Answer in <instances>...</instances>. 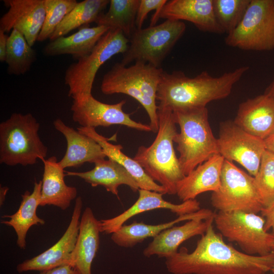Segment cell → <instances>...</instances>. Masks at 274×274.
<instances>
[{
    "label": "cell",
    "instance_id": "cell-1",
    "mask_svg": "<svg viewBox=\"0 0 274 274\" xmlns=\"http://www.w3.org/2000/svg\"><path fill=\"white\" fill-rule=\"evenodd\" d=\"M172 274H266L274 265V251L251 255L226 243L211 224L191 252L183 248L166 258Z\"/></svg>",
    "mask_w": 274,
    "mask_h": 274
},
{
    "label": "cell",
    "instance_id": "cell-2",
    "mask_svg": "<svg viewBox=\"0 0 274 274\" xmlns=\"http://www.w3.org/2000/svg\"><path fill=\"white\" fill-rule=\"evenodd\" d=\"M249 68L241 66L218 77L207 71L193 78L182 71H164L156 93L157 106L173 112L206 107L212 101L227 97Z\"/></svg>",
    "mask_w": 274,
    "mask_h": 274
},
{
    "label": "cell",
    "instance_id": "cell-3",
    "mask_svg": "<svg viewBox=\"0 0 274 274\" xmlns=\"http://www.w3.org/2000/svg\"><path fill=\"white\" fill-rule=\"evenodd\" d=\"M157 114L158 130L155 140L149 147H139L133 159L167 194H176L177 185L185 176L174 148L176 123L170 110L157 106Z\"/></svg>",
    "mask_w": 274,
    "mask_h": 274
},
{
    "label": "cell",
    "instance_id": "cell-4",
    "mask_svg": "<svg viewBox=\"0 0 274 274\" xmlns=\"http://www.w3.org/2000/svg\"><path fill=\"white\" fill-rule=\"evenodd\" d=\"M164 71L161 67L141 62L126 66L115 63L104 76L100 85L106 95L122 93L138 101L148 114L152 131L158 130L156 93Z\"/></svg>",
    "mask_w": 274,
    "mask_h": 274
},
{
    "label": "cell",
    "instance_id": "cell-5",
    "mask_svg": "<svg viewBox=\"0 0 274 274\" xmlns=\"http://www.w3.org/2000/svg\"><path fill=\"white\" fill-rule=\"evenodd\" d=\"M180 127L174 142L177 144L181 168L186 176L214 155L219 154L207 107L173 112Z\"/></svg>",
    "mask_w": 274,
    "mask_h": 274
},
{
    "label": "cell",
    "instance_id": "cell-6",
    "mask_svg": "<svg viewBox=\"0 0 274 274\" xmlns=\"http://www.w3.org/2000/svg\"><path fill=\"white\" fill-rule=\"evenodd\" d=\"M40 123L31 113H14L0 123V163L32 165L45 158L48 148L39 134Z\"/></svg>",
    "mask_w": 274,
    "mask_h": 274
},
{
    "label": "cell",
    "instance_id": "cell-7",
    "mask_svg": "<svg viewBox=\"0 0 274 274\" xmlns=\"http://www.w3.org/2000/svg\"><path fill=\"white\" fill-rule=\"evenodd\" d=\"M186 28L182 21L166 19L157 25L136 29L129 39L120 63L127 66L132 62H141L160 67Z\"/></svg>",
    "mask_w": 274,
    "mask_h": 274
},
{
    "label": "cell",
    "instance_id": "cell-8",
    "mask_svg": "<svg viewBox=\"0 0 274 274\" xmlns=\"http://www.w3.org/2000/svg\"><path fill=\"white\" fill-rule=\"evenodd\" d=\"M129 39L122 31L110 29L98 42L91 52L71 64L64 76L65 84L72 98L91 94L93 82L100 66L113 56L123 54L127 50Z\"/></svg>",
    "mask_w": 274,
    "mask_h": 274
},
{
    "label": "cell",
    "instance_id": "cell-9",
    "mask_svg": "<svg viewBox=\"0 0 274 274\" xmlns=\"http://www.w3.org/2000/svg\"><path fill=\"white\" fill-rule=\"evenodd\" d=\"M214 222L222 236L236 243L247 254L263 256L272 251L274 236L265 230L262 216L243 211H218L214 214Z\"/></svg>",
    "mask_w": 274,
    "mask_h": 274
},
{
    "label": "cell",
    "instance_id": "cell-10",
    "mask_svg": "<svg viewBox=\"0 0 274 274\" xmlns=\"http://www.w3.org/2000/svg\"><path fill=\"white\" fill-rule=\"evenodd\" d=\"M228 46L244 50L274 49V0H251L237 26L227 34Z\"/></svg>",
    "mask_w": 274,
    "mask_h": 274
},
{
    "label": "cell",
    "instance_id": "cell-11",
    "mask_svg": "<svg viewBox=\"0 0 274 274\" xmlns=\"http://www.w3.org/2000/svg\"><path fill=\"white\" fill-rule=\"evenodd\" d=\"M211 202L220 212L243 211L258 214L264 208L254 177L225 159L220 187L212 192Z\"/></svg>",
    "mask_w": 274,
    "mask_h": 274
},
{
    "label": "cell",
    "instance_id": "cell-12",
    "mask_svg": "<svg viewBox=\"0 0 274 274\" xmlns=\"http://www.w3.org/2000/svg\"><path fill=\"white\" fill-rule=\"evenodd\" d=\"M219 154L225 160L235 161L254 177L266 149L264 140L248 133L233 121L227 120L220 126L217 139Z\"/></svg>",
    "mask_w": 274,
    "mask_h": 274
},
{
    "label": "cell",
    "instance_id": "cell-13",
    "mask_svg": "<svg viewBox=\"0 0 274 274\" xmlns=\"http://www.w3.org/2000/svg\"><path fill=\"white\" fill-rule=\"evenodd\" d=\"M73 99L71 108L72 118L81 127L95 128L122 125L141 131H152L150 125L134 121L129 114L123 111L125 100L108 104L98 101L92 94L78 96Z\"/></svg>",
    "mask_w": 274,
    "mask_h": 274
},
{
    "label": "cell",
    "instance_id": "cell-14",
    "mask_svg": "<svg viewBox=\"0 0 274 274\" xmlns=\"http://www.w3.org/2000/svg\"><path fill=\"white\" fill-rule=\"evenodd\" d=\"M83 207L82 198H76L70 224L61 238L52 247L41 254L18 264V272L28 271H44L63 265H71L80 223Z\"/></svg>",
    "mask_w": 274,
    "mask_h": 274
},
{
    "label": "cell",
    "instance_id": "cell-15",
    "mask_svg": "<svg viewBox=\"0 0 274 274\" xmlns=\"http://www.w3.org/2000/svg\"><path fill=\"white\" fill-rule=\"evenodd\" d=\"M8 11L0 19V29L9 32L20 31L32 47L44 24L46 10L44 0H4Z\"/></svg>",
    "mask_w": 274,
    "mask_h": 274
},
{
    "label": "cell",
    "instance_id": "cell-16",
    "mask_svg": "<svg viewBox=\"0 0 274 274\" xmlns=\"http://www.w3.org/2000/svg\"><path fill=\"white\" fill-rule=\"evenodd\" d=\"M159 18L185 20L202 31L224 33L216 19L213 0L167 1L160 12L153 15L150 26L155 25Z\"/></svg>",
    "mask_w": 274,
    "mask_h": 274
},
{
    "label": "cell",
    "instance_id": "cell-17",
    "mask_svg": "<svg viewBox=\"0 0 274 274\" xmlns=\"http://www.w3.org/2000/svg\"><path fill=\"white\" fill-rule=\"evenodd\" d=\"M138 191V199L129 208L115 217L100 220L101 232L112 234L131 217L158 209L169 210L178 216L200 209V203L195 199L175 204L164 200L162 193L143 189H139Z\"/></svg>",
    "mask_w": 274,
    "mask_h": 274
},
{
    "label": "cell",
    "instance_id": "cell-18",
    "mask_svg": "<svg viewBox=\"0 0 274 274\" xmlns=\"http://www.w3.org/2000/svg\"><path fill=\"white\" fill-rule=\"evenodd\" d=\"M234 122L248 133L265 140L274 133V99L263 94L238 106Z\"/></svg>",
    "mask_w": 274,
    "mask_h": 274
},
{
    "label": "cell",
    "instance_id": "cell-19",
    "mask_svg": "<svg viewBox=\"0 0 274 274\" xmlns=\"http://www.w3.org/2000/svg\"><path fill=\"white\" fill-rule=\"evenodd\" d=\"M54 128L65 138L66 152L59 163L63 168L78 167L84 163H93L107 157L101 146L92 138L66 125L60 118L53 122Z\"/></svg>",
    "mask_w": 274,
    "mask_h": 274
},
{
    "label": "cell",
    "instance_id": "cell-20",
    "mask_svg": "<svg viewBox=\"0 0 274 274\" xmlns=\"http://www.w3.org/2000/svg\"><path fill=\"white\" fill-rule=\"evenodd\" d=\"M224 158L217 154L198 165L179 181L176 194L182 202L195 199L199 194L215 192L221 184V176Z\"/></svg>",
    "mask_w": 274,
    "mask_h": 274
},
{
    "label": "cell",
    "instance_id": "cell-21",
    "mask_svg": "<svg viewBox=\"0 0 274 274\" xmlns=\"http://www.w3.org/2000/svg\"><path fill=\"white\" fill-rule=\"evenodd\" d=\"M214 222V217L206 220L195 219L179 226L164 230L153 238L143 251L146 257L157 255L167 258L178 252L179 246L190 238L203 234Z\"/></svg>",
    "mask_w": 274,
    "mask_h": 274
},
{
    "label": "cell",
    "instance_id": "cell-22",
    "mask_svg": "<svg viewBox=\"0 0 274 274\" xmlns=\"http://www.w3.org/2000/svg\"><path fill=\"white\" fill-rule=\"evenodd\" d=\"M100 222L86 207L80 219L79 231L72 253L71 266L80 274H91V265L99 248Z\"/></svg>",
    "mask_w": 274,
    "mask_h": 274
},
{
    "label": "cell",
    "instance_id": "cell-23",
    "mask_svg": "<svg viewBox=\"0 0 274 274\" xmlns=\"http://www.w3.org/2000/svg\"><path fill=\"white\" fill-rule=\"evenodd\" d=\"M41 160L44 163V172L40 206L52 205L65 210L76 198L77 188L65 184L66 175L56 156Z\"/></svg>",
    "mask_w": 274,
    "mask_h": 274
},
{
    "label": "cell",
    "instance_id": "cell-24",
    "mask_svg": "<svg viewBox=\"0 0 274 274\" xmlns=\"http://www.w3.org/2000/svg\"><path fill=\"white\" fill-rule=\"evenodd\" d=\"M91 170L83 172H65L66 176L83 179L92 187L101 186L107 191L118 196L119 186L125 185L134 192L138 191L139 185L129 173L115 160L104 159L94 163Z\"/></svg>",
    "mask_w": 274,
    "mask_h": 274
},
{
    "label": "cell",
    "instance_id": "cell-25",
    "mask_svg": "<svg viewBox=\"0 0 274 274\" xmlns=\"http://www.w3.org/2000/svg\"><path fill=\"white\" fill-rule=\"evenodd\" d=\"M215 213L208 209L179 216L171 221L157 225L147 224L143 222H133L129 225H123L111 234V239L118 246L131 248L148 237H155L164 230L170 228L180 222L201 219L206 220L213 217Z\"/></svg>",
    "mask_w": 274,
    "mask_h": 274
},
{
    "label": "cell",
    "instance_id": "cell-26",
    "mask_svg": "<svg viewBox=\"0 0 274 274\" xmlns=\"http://www.w3.org/2000/svg\"><path fill=\"white\" fill-rule=\"evenodd\" d=\"M110 29L104 26H83L75 33L50 41L44 48L46 56L71 55L78 60L89 54Z\"/></svg>",
    "mask_w": 274,
    "mask_h": 274
},
{
    "label": "cell",
    "instance_id": "cell-27",
    "mask_svg": "<svg viewBox=\"0 0 274 274\" xmlns=\"http://www.w3.org/2000/svg\"><path fill=\"white\" fill-rule=\"evenodd\" d=\"M77 130L95 140L102 148L108 158L115 160L123 166L138 183L139 188L167 194L164 188L152 179L142 167L133 159L122 152L121 145H114L109 142L110 139L98 133L93 127L80 126Z\"/></svg>",
    "mask_w": 274,
    "mask_h": 274
},
{
    "label": "cell",
    "instance_id": "cell-28",
    "mask_svg": "<svg viewBox=\"0 0 274 274\" xmlns=\"http://www.w3.org/2000/svg\"><path fill=\"white\" fill-rule=\"evenodd\" d=\"M42 181H35L33 191H26L21 195L22 200L18 210L12 215H5L2 217L10 218L1 223L12 227L17 235L16 243L21 249L26 248V237L29 228L35 225H44L45 221L37 215L41 196Z\"/></svg>",
    "mask_w": 274,
    "mask_h": 274
},
{
    "label": "cell",
    "instance_id": "cell-29",
    "mask_svg": "<svg viewBox=\"0 0 274 274\" xmlns=\"http://www.w3.org/2000/svg\"><path fill=\"white\" fill-rule=\"evenodd\" d=\"M140 0H110L109 8L95 22L110 29L122 31L128 39L136 29L135 20Z\"/></svg>",
    "mask_w": 274,
    "mask_h": 274
},
{
    "label": "cell",
    "instance_id": "cell-30",
    "mask_svg": "<svg viewBox=\"0 0 274 274\" xmlns=\"http://www.w3.org/2000/svg\"><path fill=\"white\" fill-rule=\"evenodd\" d=\"M109 0H85L78 2L65 17L49 39L53 41L74 29L95 22L109 4Z\"/></svg>",
    "mask_w": 274,
    "mask_h": 274
},
{
    "label": "cell",
    "instance_id": "cell-31",
    "mask_svg": "<svg viewBox=\"0 0 274 274\" xmlns=\"http://www.w3.org/2000/svg\"><path fill=\"white\" fill-rule=\"evenodd\" d=\"M36 53L24 36L14 29L9 36L5 62L9 75H23L36 59Z\"/></svg>",
    "mask_w": 274,
    "mask_h": 274
},
{
    "label": "cell",
    "instance_id": "cell-32",
    "mask_svg": "<svg viewBox=\"0 0 274 274\" xmlns=\"http://www.w3.org/2000/svg\"><path fill=\"white\" fill-rule=\"evenodd\" d=\"M251 0H213L216 19L224 32L233 31L242 21Z\"/></svg>",
    "mask_w": 274,
    "mask_h": 274
},
{
    "label": "cell",
    "instance_id": "cell-33",
    "mask_svg": "<svg viewBox=\"0 0 274 274\" xmlns=\"http://www.w3.org/2000/svg\"><path fill=\"white\" fill-rule=\"evenodd\" d=\"M45 18L37 41L50 39L57 27L78 4L76 0H44Z\"/></svg>",
    "mask_w": 274,
    "mask_h": 274
},
{
    "label": "cell",
    "instance_id": "cell-34",
    "mask_svg": "<svg viewBox=\"0 0 274 274\" xmlns=\"http://www.w3.org/2000/svg\"><path fill=\"white\" fill-rule=\"evenodd\" d=\"M263 208L274 202V153L266 150L258 171L254 177Z\"/></svg>",
    "mask_w": 274,
    "mask_h": 274
},
{
    "label": "cell",
    "instance_id": "cell-35",
    "mask_svg": "<svg viewBox=\"0 0 274 274\" xmlns=\"http://www.w3.org/2000/svg\"><path fill=\"white\" fill-rule=\"evenodd\" d=\"M167 1L166 0H140L135 20L136 29L142 28L143 24L149 12L155 10L154 14H157Z\"/></svg>",
    "mask_w": 274,
    "mask_h": 274
},
{
    "label": "cell",
    "instance_id": "cell-36",
    "mask_svg": "<svg viewBox=\"0 0 274 274\" xmlns=\"http://www.w3.org/2000/svg\"><path fill=\"white\" fill-rule=\"evenodd\" d=\"M261 213L265 219V230L268 231L271 229V233L274 236V202L269 207L263 208Z\"/></svg>",
    "mask_w": 274,
    "mask_h": 274
},
{
    "label": "cell",
    "instance_id": "cell-37",
    "mask_svg": "<svg viewBox=\"0 0 274 274\" xmlns=\"http://www.w3.org/2000/svg\"><path fill=\"white\" fill-rule=\"evenodd\" d=\"M40 274H80L71 265L59 266L49 270L40 271Z\"/></svg>",
    "mask_w": 274,
    "mask_h": 274
},
{
    "label": "cell",
    "instance_id": "cell-38",
    "mask_svg": "<svg viewBox=\"0 0 274 274\" xmlns=\"http://www.w3.org/2000/svg\"><path fill=\"white\" fill-rule=\"evenodd\" d=\"M9 36L0 29V61L5 62Z\"/></svg>",
    "mask_w": 274,
    "mask_h": 274
},
{
    "label": "cell",
    "instance_id": "cell-39",
    "mask_svg": "<svg viewBox=\"0 0 274 274\" xmlns=\"http://www.w3.org/2000/svg\"><path fill=\"white\" fill-rule=\"evenodd\" d=\"M266 149L274 153V133L264 140Z\"/></svg>",
    "mask_w": 274,
    "mask_h": 274
},
{
    "label": "cell",
    "instance_id": "cell-40",
    "mask_svg": "<svg viewBox=\"0 0 274 274\" xmlns=\"http://www.w3.org/2000/svg\"><path fill=\"white\" fill-rule=\"evenodd\" d=\"M9 190V188L7 186H1L0 187V205L3 204L6 196L7 193L8 191Z\"/></svg>",
    "mask_w": 274,
    "mask_h": 274
},
{
    "label": "cell",
    "instance_id": "cell-41",
    "mask_svg": "<svg viewBox=\"0 0 274 274\" xmlns=\"http://www.w3.org/2000/svg\"><path fill=\"white\" fill-rule=\"evenodd\" d=\"M264 94H266L274 99V76L272 81L267 87Z\"/></svg>",
    "mask_w": 274,
    "mask_h": 274
},
{
    "label": "cell",
    "instance_id": "cell-42",
    "mask_svg": "<svg viewBox=\"0 0 274 274\" xmlns=\"http://www.w3.org/2000/svg\"><path fill=\"white\" fill-rule=\"evenodd\" d=\"M271 251H274V239L271 243Z\"/></svg>",
    "mask_w": 274,
    "mask_h": 274
},
{
    "label": "cell",
    "instance_id": "cell-43",
    "mask_svg": "<svg viewBox=\"0 0 274 274\" xmlns=\"http://www.w3.org/2000/svg\"><path fill=\"white\" fill-rule=\"evenodd\" d=\"M271 271L272 272L273 274H274V265L273 266L272 268H271Z\"/></svg>",
    "mask_w": 274,
    "mask_h": 274
}]
</instances>
